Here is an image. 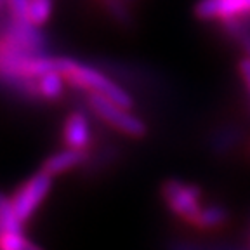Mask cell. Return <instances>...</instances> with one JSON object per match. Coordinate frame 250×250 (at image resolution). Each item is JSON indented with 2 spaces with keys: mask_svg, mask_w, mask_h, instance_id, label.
Here are the masks:
<instances>
[{
  "mask_svg": "<svg viewBox=\"0 0 250 250\" xmlns=\"http://www.w3.org/2000/svg\"><path fill=\"white\" fill-rule=\"evenodd\" d=\"M58 73L66 80V85L78 92L101 96L122 108L134 109L136 101L132 94L120 85L111 75L99 70L96 64L82 62L73 58H58Z\"/></svg>",
  "mask_w": 250,
  "mask_h": 250,
  "instance_id": "6da1fadb",
  "label": "cell"
},
{
  "mask_svg": "<svg viewBox=\"0 0 250 250\" xmlns=\"http://www.w3.org/2000/svg\"><path fill=\"white\" fill-rule=\"evenodd\" d=\"M85 104L94 117L99 118L103 124L117 130L122 136L132 137V139H143L148 136V124L141 117L134 115L132 109L122 108V106L115 104L101 96H94V94H87Z\"/></svg>",
  "mask_w": 250,
  "mask_h": 250,
  "instance_id": "7a4b0ae2",
  "label": "cell"
},
{
  "mask_svg": "<svg viewBox=\"0 0 250 250\" xmlns=\"http://www.w3.org/2000/svg\"><path fill=\"white\" fill-rule=\"evenodd\" d=\"M54 177L45 174L43 170H37L31 174L28 179H24L20 186L16 188L11 195V203L14 208V214L18 215L21 223H30L33 215L39 212V208L43 205L49 195L52 191Z\"/></svg>",
  "mask_w": 250,
  "mask_h": 250,
  "instance_id": "3957f363",
  "label": "cell"
},
{
  "mask_svg": "<svg viewBox=\"0 0 250 250\" xmlns=\"http://www.w3.org/2000/svg\"><path fill=\"white\" fill-rule=\"evenodd\" d=\"M160 198L165 208L183 223H188L203 205L202 188L176 177L165 179L160 184Z\"/></svg>",
  "mask_w": 250,
  "mask_h": 250,
  "instance_id": "277c9868",
  "label": "cell"
},
{
  "mask_svg": "<svg viewBox=\"0 0 250 250\" xmlns=\"http://www.w3.org/2000/svg\"><path fill=\"white\" fill-rule=\"evenodd\" d=\"M0 37H4L9 43L30 54H49V37L42 28L28 23L24 20L9 18L0 26Z\"/></svg>",
  "mask_w": 250,
  "mask_h": 250,
  "instance_id": "5b68a950",
  "label": "cell"
},
{
  "mask_svg": "<svg viewBox=\"0 0 250 250\" xmlns=\"http://www.w3.org/2000/svg\"><path fill=\"white\" fill-rule=\"evenodd\" d=\"M61 139L64 148L75 149V151H90L92 125H90L87 111L75 109L66 115L61 127Z\"/></svg>",
  "mask_w": 250,
  "mask_h": 250,
  "instance_id": "8992f818",
  "label": "cell"
},
{
  "mask_svg": "<svg viewBox=\"0 0 250 250\" xmlns=\"http://www.w3.org/2000/svg\"><path fill=\"white\" fill-rule=\"evenodd\" d=\"M193 11L200 21L223 23L226 20L250 16V0H198Z\"/></svg>",
  "mask_w": 250,
  "mask_h": 250,
  "instance_id": "52a82bcc",
  "label": "cell"
},
{
  "mask_svg": "<svg viewBox=\"0 0 250 250\" xmlns=\"http://www.w3.org/2000/svg\"><path fill=\"white\" fill-rule=\"evenodd\" d=\"M89 158L90 151H75V149L70 148H62L47 156L45 160L42 162L40 170H43L51 177H58L83 167L89 162Z\"/></svg>",
  "mask_w": 250,
  "mask_h": 250,
  "instance_id": "ba28073f",
  "label": "cell"
},
{
  "mask_svg": "<svg viewBox=\"0 0 250 250\" xmlns=\"http://www.w3.org/2000/svg\"><path fill=\"white\" fill-rule=\"evenodd\" d=\"M228 223H229V212L226 207L219 203H203L202 208L186 224L202 233H210L223 229Z\"/></svg>",
  "mask_w": 250,
  "mask_h": 250,
  "instance_id": "9c48e42d",
  "label": "cell"
},
{
  "mask_svg": "<svg viewBox=\"0 0 250 250\" xmlns=\"http://www.w3.org/2000/svg\"><path fill=\"white\" fill-rule=\"evenodd\" d=\"M37 87H39V96L42 103H58L64 96L66 80L58 71H51L37 78Z\"/></svg>",
  "mask_w": 250,
  "mask_h": 250,
  "instance_id": "30bf717a",
  "label": "cell"
},
{
  "mask_svg": "<svg viewBox=\"0 0 250 250\" xmlns=\"http://www.w3.org/2000/svg\"><path fill=\"white\" fill-rule=\"evenodd\" d=\"M26 224H23L14 214L11 196L0 191V234L4 233H24Z\"/></svg>",
  "mask_w": 250,
  "mask_h": 250,
  "instance_id": "8fae6325",
  "label": "cell"
},
{
  "mask_svg": "<svg viewBox=\"0 0 250 250\" xmlns=\"http://www.w3.org/2000/svg\"><path fill=\"white\" fill-rule=\"evenodd\" d=\"M106 12L109 18L122 28H132L134 26V12L130 9L129 0H106L103 2Z\"/></svg>",
  "mask_w": 250,
  "mask_h": 250,
  "instance_id": "7c38bea8",
  "label": "cell"
},
{
  "mask_svg": "<svg viewBox=\"0 0 250 250\" xmlns=\"http://www.w3.org/2000/svg\"><path fill=\"white\" fill-rule=\"evenodd\" d=\"M52 12H54V0H30L26 21L42 28L52 18Z\"/></svg>",
  "mask_w": 250,
  "mask_h": 250,
  "instance_id": "4fadbf2b",
  "label": "cell"
},
{
  "mask_svg": "<svg viewBox=\"0 0 250 250\" xmlns=\"http://www.w3.org/2000/svg\"><path fill=\"white\" fill-rule=\"evenodd\" d=\"M165 250H245L242 247L229 243H205L191 242V240H170L165 245Z\"/></svg>",
  "mask_w": 250,
  "mask_h": 250,
  "instance_id": "5bb4252c",
  "label": "cell"
},
{
  "mask_svg": "<svg viewBox=\"0 0 250 250\" xmlns=\"http://www.w3.org/2000/svg\"><path fill=\"white\" fill-rule=\"evenodd\" d=\"M234 143H236V134L229 129L219 130V132H215L214 136H212V146H214V149H217V151L231 149L234 146Z\"/></svg>",
  "mask_w": 250,
  "mask_h": 250,
  "instance_id": "9a60e30c",
  "label": "cell"
},
{
  "mask_svg": "<svg viewBox=\"0 0 250 250\" xmlns=\"http://www.w3.org/2000/svg\"><path fill=\"white\" fill-rule=\"evenodd\" d=\"M5 4H7L9 18L26 21L28 4H30V0H5Z\"/></svg>",
  "mask_w": 250,
  "mask_h": 250,
  "instance_id": "2e32d148",
  "label": "cell"
},
{
  "mask_svg": "<svg viewBox=\"0 0 250 250\" xmlns=\"http://www.w3.org/2000/svg\"><path fill=\"white\" fill-rule=\"evenodd\" d=\"M238 75L242 78L243 85H245L247 92L250 96V59L247 58H242L238 61Z\"/></svg>",
  "mask_w": 250,
  "mask_h": 250,
  "instance_id": "e0dca14e",
  "label": "cell"
},
{
  "mask_svg": "<svg viewBox=\"0 0 250 250\" xmlns=\"http://www.w3.org/2000/svg\"><path fill=\"white\" fill-rule=\"evenodd\" d=\"M238 43H240V47H242V51H243V54H245V58L250 59V31L247 33L245 37H242V39L238 40Z\"/></svg>",
  "mask_w": 250,
  "mask_h": 250,
  "instance_id": "ac0fdd59",
  "label": "cell"
},
{
  "mask_svg": "<svg viewBox=\"0 0 250 250\" xmlns=\"http://www.w3.org/2000/svg\"><path fill=\"white\" fill-rule=\"evenodd\" d=\"M7 11V4H5V0H0V12Z\"/></svg>",
  "mask_w": 250,
  "mask_h": 250,
  "instance_id": "d6986e66",
  "label": "cell"
},
{
  "mask_svg": "<svg viewBox=\"0 0 250 250\" xmlns=\"http://www.w3.org/2000/svg\"><path fill=\"white\" fill-rule=\"evenodd\" d=\"M103 2H106V0H101V4H103Z\"/></svg>",
  "mask_w": 250,
  "mask_h": 250,
  "instance_id": "ffe728a7",
  "label": "cell"
}]
</instances>
